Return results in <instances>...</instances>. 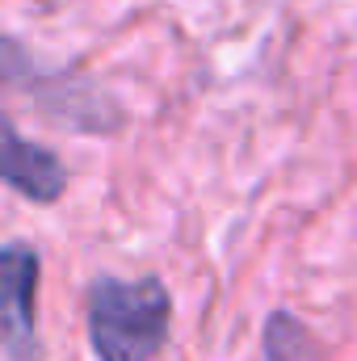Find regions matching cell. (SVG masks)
Listing matches in <instances>:
<instances>
[{
    "mask_svg": "<svg viewBox=\"0 0 357 361\" xmlns=\"http://www.w3.org/2000/svg\"><path fill=\"white\" fill-rule=\"evenodd\" d=\"M173 332V294L160 277H97L89 286V345L97 361H156Z\"/></svg>",
    "mask_w": 357,
    "mask_h": 361,
    "instance_id": "1",
    "label": "cell"
},
{
    "mask_svg": "<svg viewBox=\"0 0 357 361\" xmlns=\"http://www.w3.org/2000/svg\"><path fill=\"white\" fill-rule=\"evenodd\" d=\"M4 76H8L13 89L30 92L55 126L101 135V130H118V122H122L118 105L101 89H92L89 80H80V76H68V72L34 63L21 51V42H13V38L4 42Z\"/></svg>",
    "mask_w": 357,
    "mask_h": 361,
    "instance_id": "2",
    "label": "cell"
},
{
    "mask_svg": "<svg viewBox=\"0 0 357 361\" xmlns=\"http://www.w3.org/2000/svg\"><path fill=\"white\" fill-rule=\"evenodd\" d=\"M38 273L42 257L34 244L13 240L0 252V332L8 361H38L42 336H38Z\"/></svg>",
    "mask_w": 357,
    "mask_h": 361,
    "instance_id": "3",
    "label": "cell"
},
{
    "mask_svg": "<svg viewBox=\"0 0 357 361\" xmlns=\"http://www.w3.org/2000/svg\"><path fill=\"white\" fill-rule=\"evenodd\" d=\"M0 143H4L0 147V173H4L8 189H17L30 202H55L68 189V164L51 147H38V143L21 139L13 118H4Z\"/></svg>",
    "mask_w": 357,
    "mask_h": 361,
    "instance_id": "4",
    "label": "cell"
},
{
    "mask_svg": "<svg viewBox=\"0 0 357 361\" xmlns=\"http://www.w3.org/2000/svg\"><path fill=\"white\" fill-rule=\"evenodd\" d=\"M265 361H324V345L303 319L273 311L265 319Z\"/></svg>",
    "mask_w": 357,
    "mask_h": 361,
    "instance_id": "5",
    "label": "cell"
}]
</instances>
